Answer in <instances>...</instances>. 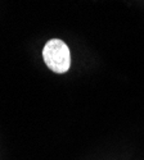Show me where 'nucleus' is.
<instances>
[{
	"instance_id": "obj_1",
	"label": "nucleus",
	"mask_w": 144,
	"mask_h": 160,
	"mask_svg": "<svg viewBox=\"0 0 144 160\" xmlns=\"http://www.w3.org/2000/svg\"><path fill=\"white\" fill-rule=\"evenodd\" d=\"M43 58L48 68L56 73H66L71 65V52L66 42L59 38H51L45 44Z\"/></svg>"
}]
</instances>
